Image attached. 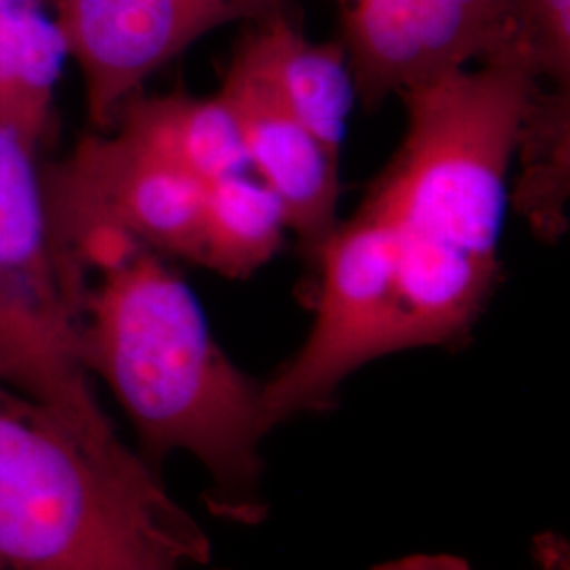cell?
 Instances as JSON below:
<instances>
[{
  "mask_svg": "<svg viewBox=\"0 0 570 570\" xmlns=\"http://www.w3.org/2000/svg\"><path fill=\"white\" fill-rule=\"evenodd\" d=\"M68 258L81 275L82 366L121 406L140 459L157 471L174 452L195 456L212 478L214 511L256 520L258 450L271 429L263 385L228 360L164 256L117 233H89Z\"/></svg>",
  "mask_w": 570,
  "mask_h": 570,
  "instance_id": "obj_1",
  "label": "cell"
},
{
  "mask_svg": "<svg viewBox=\"0 0 570 570\" xmlns=\"http://www.w3.org/2000/svg\"><path fill=\"white\" fill-rule=\"evenodd\" d=\"M202 527L117 431H87L0 381V570H188Z\"/></svg>",
  "mask_w": 570,
  "mask_h": 570,
  "instance_id": "obj_2",
  "label": "cell"
},
{
  "mask_svg": "<svg viewBox=\"0 0 570 570\" xmlns=\"http://www.w3.org/2000/svg\"><path fill=\"white\" fill-rule=\"evenodd\" d=\"M530 87L515 70L482 66L402 94L404 140L362 204L387 228L402 279L454 301L492 294Z\"/></svg>",
  "mask_w": 570,
  "mask_h": 570,
  "instance_id": "obj_3",
  "label": "cell"
},
{
  "mask_svg": "<svg viewBox=\"0 0 570 570\" xmlns=\"http://www.w3.org/2000/svg\"><path fill=\"white\" fill-rule=\"evenodd\" d=\"M39 148L0 125V381L87 431H115L79 353L81 277L61 249Z\"/></svg>",
  "mask_w": 570,
  "mask_h": 570,
  "instance_id": "obj_4",
  "label": "cell"
},
{
  "mask_svg": "<svg viewBox=\"0 0 570 570\" xmlns=\"http://www.w3.org/2000/svg\"><path fill=\"white\" fill-rule=\"evenodd\" d=\"M45 188L63 254L104 230L164 258L202 263L205 183L115 127L85 136L45 169Z\"/></svg>",
  "mask_w": 570,
  "mask_h": 570,
  "instance_id": "obj_5",
  "label": "cell"
},
{
  "mask_svg": "<svg viewBox=\"0 0 570 570\" xmlns=\"http://www.w3.org/2000/svg\"><path fill=\"white\" fill-rule=\"evenodd\" d=\"M81 77L87 119L106 131L148 79L190 45L228 23L292 11V0H51Z\"/></svg>",
  "mask_w": 570,
  "mask_h": 570,
  "instance_id": "obj_6",
  "label": "cell"
},
{
  "mask_svg": "<svg viewBox=\"0 0 570 570\" xmlns=\"http://www.w3.org/2000/svg\"><path fill=\"white\" fill-rule=\"evenodd\" d=\"M218 96L242 129L249 165L284 205L287 228L317 252L338 225L341 159L277 98L263 70L235 47Z\"/></svg>",
  "mask_w": 570,
  "mask_h": 570,
  "instance_id": "obj_7",
  "label": "cell"
},
{
  "mask_svg": "<svg viewBox=\"0 0 570 570\" xmlns=\"http://www.w3.org/2000/svg\"><path fill=\"white\" fill-rule=\"evenodd\" d=\"M480 0H364L343 13L341 47L366 106L473 61Z\"/></svg>",
  "mask_w": 570,
  "mask_h": 570,
  "instance_id": "obj_8",
  "label": "cell"
},
{
  "mask_svg": "<svg viewBox=\"0 0 570 570\" xmlns=\"http://www.w3.org/2000/svg\"><path fill=\"white\" fill-rule=\"evenodd\" d=\"M235 47L263 70L285 108L341 159L355 98L341 42L306 39L289 11L249 23Z\"/></svg>",
  "mask_w": 570,
  "mask_h": 570,
  "instance_id": "obj_9",
  "label": "cell"
},
{
  "mask_svg": "<svg viewBox=\"0 0 570 570\" xmlns=\"http://www.w3.org/2000/svg\"><path fill=\"white\" fill-rule=\"evenodd\" d=\"M110 127L205 184L247 174L252 167L237 119L218 94L214 98L140 94L122 106Z\"/></svg>",
  "mask_w": 570,
  "mask_h": 570,
  "instance_id": "obj_10",
  "label": "cell"
},
{
  "mask_svg": "<svg viewBox=\"0 0 570 570\" xmlns=\"http://www.w3.org/2000/svg\"><path fill=\"white\" fill-rule=\"evenodd\" d=\"M66 63V42L45 0H0V125L39 150Z\"/></svg>",
  "mask_w": 570,
  "mask_h": 570,
  "instance_id": "obj_11",
  "label": "cell"
},
{
  "mask_svg": "<svg viewBox=\"0 0 570 570\" xmlns=\"http://www.w3.org/2000/svg\"><path fill=\"white\" fill-rule=\"evenodd\" d=\"M510 205L543 242L569 228L570 89L532 82L518 127Z\"/></svg>",
  "mask_w": 570,
  "mask_h": 570,
  "instance_id": "obj_12",
  "label": "cell"
},
{
  "mask_svg": "<svg viewBox=\"0 0 570 570\" xmlns=\"http://www.w3.org/2000/svg\"><path fill=\"white\" fill-rule=\"evenodd\" d=\"M471 56L570 89V0H480Z\"/></svg>",
  "mask_w": 570,
  "mask_h": 570,
  "instance_id": "obj_13",
  "label": "cell"
},
{
  "mask_svg": "<svg viewBox=\"0 0 570 570\" xmlns=\"http://www.w3.org/2000/svg\"><path fill=\"white\" fill-rule=\"evenodd\" d=\"M284 205L247 174L205 184L202 263L228 279H244L284 244Z\"/></svg>",
  "mask_w": 570,
  "mask_h": 570,
  "instance_id": "obj_14",
  "label": "cell"
},
{
  "mask_svg": "<svg viewBox=\"0 0 570 570\" xmlns=\"http://www.w3.org/2000/svg\"><path fill=\"white\" fill-rule=\"evenodd\" d=\"M374 570H471L454 556H410Z\"/></svg>",
  "mask_w": 570,
  "mask_h": 570,
  "instance_id": "obj_15",
  "label": "cell"
},
{
  "mask_svg": "<svg viewBox=\"0 0 570 570\" xmlns=\"http://www.w3.org/2000/svg\"><path fill=\"white\" fill-rule=\"evenodd\" d=\"M537 556L543 570H570L569 548L558 539H551V537L541 539Z\"/></svg>",
  "mask_w": 570,
  "mask_h": 570,
  "instance_id": "obj_16",
  "label": "cell"
},
{
  "mask_svg": "<svg viewBox=\"0 0 570 570\" xmlns=\"http://www.w3.org/2000/svg\"><path fill=\"white\" fill-rule=\"evenodd\" d=\"M360 2H364V0H341V11H345V9H351V7L360 4Z\"/></svg>",
  "mask_w": 570,
  "mask_h": 570,
  "instance_id": "obj_17",
  "label": "cell"
}]
</instances>
